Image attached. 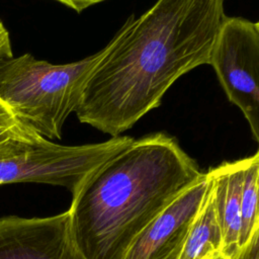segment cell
<instances>
[{
	"label": "cell",
	"instance_id": "obj_1",
	"mask_svg": "<svg viewBox=\"0 0 259 259\" xmlns=\"http://www.w3.org/2000/svg\"><path fill=\"white\" fill-rule=\"evenodd\" d=\"M225 17L224 0H157L132 14L85 84L79 121L111 137L132 128L178 78L209 64Z\"/></svg>",
	"mask_w": 259,
	"mask_h": 259
},
{
	"label": "cell",
	"instance_id": "obj_2",
	"mask_svg": "<svg viewBox=\"0 0 259 259\" xmlns=\"http://www.w3.org/2000/svg\"><path fill=\"white\" fill-rule=\"evenodd\" d=\"M202 175L174 137L134 139L72 194L68 212L77 249L84 259H123L142 232Z\"/></svg>",
	"mask_w": 259,
	"mask_h": 259
},
{
	"label": "cell",
	"instance_id": "obj_3",
	"mask_svg": "<svg viewBox=\"0 0 259 259\" xmlns=\"http://www.w3.org/2000/svg\"><path fill=\"white\" fill-rule=\"evenodd\" d=\"M54 65L31 54L0 60V97L28 126L48 140H60L62 128L81 99L85 84L105 54Z\"/></svg>",
	"mask_w": 259,
	"mask_h": 259
},
{
	"label": "cell",
	"instance_id": "obj_4",
	"mask_svg": "<svg viewBox=\"0 0 259 259\" xmlns=\"http://www.w3.org/2000/svg\"><path fill=\"white\" fill-rule=\"evenodd\" d=\"M133 140L117 136L101 143L65 146L45 138L19 154L0 159V185L45 183L65 187L73 194L90 174Z\"/></svg>",
	"mask_w": 259,
	"mask_h": 259
},
{
	"label": "cell",
	"instance_id": "obj_5",
	"mask_svg": "<svg viewBox=\"0 0 259 259\" xmlns=\"http://www.w3.org/2000/svg\"><path fill=\"white\" fill-rule=\"evenodd\" d=\"M209 65L229 100L247 119L254 141L259 142V23L226 16Z\"/></svg>",
	"mask_w": 259,
	"mask_h": 259
},
{
	"label": "cell",
	"instance_id": "obj_6",
	"mask_svg": "<svg viewBox=\"0 0 259 259\" xmlns=\"http://www.w3.org/2000/svg\"><path fill=\"white\" fill-rule=\"evenodd\" d=\"M0 259H84L68 210L45 218H0Z\"/></svg>",
	"mask_w": 259,
	"mask_h": 259
},
{
	"label": "cell",
	"instance_id": "obj_7",
	"mask_svg": "<svg viewBox=\"0 0 259 259\" xmlns=\"http://www.w3.org/2000/svg\"><path fill=\"white\" fill-rule=\"evenodd\" d=\"M209 186L210 178L205 172L142 232L123 259H179Z\"/></svg>",
	"mask_w": 259,
	"mask_h": 259
},
{
	"label": "cell",
	"instance_id": "obj_8",
	"mask_svg": "<svg viewBox=\"0 0 259 259\" xmlns=\"http://www.w3.org/2000/svg\"><path fill=\"white\" fill-rule=\"evenodd\" d=\"M247 158L224 162L206 173L212 181L213 203L222 235L221 259H237L241 254L240 198Z\"/></svg>",
	"mask_w": 259,
	"mask_h": 259
},
{
	"label": "cell",
	"instance_id": "obj_9",
	"mask_svg": "<svg viewBox=\"0 0 259 259\" xmlns=\"http://www.w3.org/2000/svg\"><path fill=\"white\" fill-rule=\"evenodd\" d=\"M221 249L222 235L215 214L210 179L209 189L192 222L179 259H221Z\"/></svg>",
	"mask_w": 259,
	"mask_h": 259
},
{
	"label": "cell",
	"instance_id": "obj_10",
	"mask_svg": "<svg viewBox=\"0 0 259 259\" xmlns=\"http://www.w3.org/2000/svg\"><path fill=\"white\" fill-rule=\"evenodd\" d=\"M258 179H259V153L247 157V164L244 171L240 211L241 231L240 248L243 251L255 235L259 233L258 221Z\"/></svg>",
	"mask_w": 259,
	"mask_h": 259
},
{
	"label": "cell",
	"instance_id": "obj_11",
	"mask_svg": "<svg viewBox=\"0 0 259 259\" xmlns=\"http://www.w3.org/2000/svg\"><path fill=\"white\" fill-rule=\"evenodd\" d=\"M44 139L0 97V159L19 154Z\"/></svg>",
	"mask_w": 259,
	"mask_h": 259
},
{
	"label": "cell",
	"instance_id": "obj_12",
	"mask_svg": "<svg viewBox=\"0 0 259 259\" xmlns=\"http://www.w3.org/2000/svg\"><path fill=\"white\" fill-rule=\"evenodd\" d=\"M13 57L11 41L9 37V32L4 26L3 22L0 20V60L3 58Z\"/></svg>",
	"mask_w": 259,
	"mask_h": 259
},
{
	"label": "cell",
	"instance_id": "obj_13",
	"mask_svg": "<svg viewBox=\"0 0 259 259\" xmlns=\"http://www.w3.org/2000/svg\"><path fill=\"white\" fill-rule=\"evenodd\" d=\"M56 1L70 7L71 9L75 10L77 13H81L86 8L106 0H56Z\"/></svg>",
	"mask_w": 259,
	"mask_h": 259
},
{
	"label": "cell",
	"instance_id": "obj_14",
	"mask_svg": "<svg viewBox=\"0 0 259 259\" xmlns=\"http://www.w3.org/2000/svg\"><path fill=\"white\" fill-rule=\"evenodd\" d=\"M259 233L254 236L250 244L243 249L237 259H259Z\"/></svg>",
	"mask_w": 259,
	"mask_h": 259
}]
</instances>
